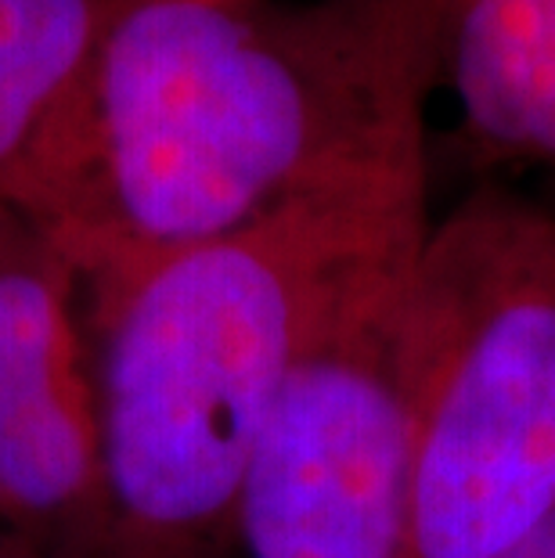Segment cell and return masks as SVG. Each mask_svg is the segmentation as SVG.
Segmentation results:
<instances>
[{"mask_svg":"<svg viewBox=\"0 0 555 558\" xmlns=\"http://www.w3.org/2000/svg\"><path fill=\"white\" fill-rule=\"evenodd\" d=\"M430 0H112L29 220L80 275L430 162Z\"/></svg>","mask_w":555,"mask_h":558,"instance_id":"1","label":"cell"},{"mask_svg":"<svg viewBox=\"0 0 555 558\" xmlns=\"http://www.w3.org/2000/svg\"><path fill=\"white\" fill-rule=\"evenodd\" d=\"M430 223L415 162L84 278L109 558H234L245 476L311 328Z\"/></svg>","mask_w":555,"mask_h":558,"instance_id":"2","label":"cell"},{"mask_svg":"<svg viewBox=\"0 0 555 558\" xmlns=\"http://www.w3.org/2000/svg\"><path fill=\"white\" fill-rule=\"evenodd\" d=\"M19 217V209L15 206H8V202H0V239H4V231L11 228V220Z\"/></svg>","mask_w":555,"mask_h":558,"instance_id":"9","label":"cell"},{"mask_svg":"<svg viewBox=\"0 0 555 558\" xmlns=\"http://www.w3.org/2000/svg\"><path fill=\"white\" fill-rule=\"evenodd\" d=\"M0 558H33L29 551H22L19 544H11V541H0Z\"/></svg>","mask_w":555,"mask_h":558,"instance_id":"10","label":"cell"},{"mask_svg":"<svg viewBox=\"0 0 555 558\" xmlns=\"http://www.w3.org/2000/svg\"><path fill=\"white\" fill-rule=\"evenodd\" d=\"M426 234L325 306L275 400L234 519V558H400L408 522V278Z\"/></svg>","mask_w":555,"mask_h":558,"instance_id":"4","label":"cell"},{"mask_svg":"<svg viewBox=\"0 0 555 558\" xmlns=\"http://www.w3.org/2000/svg\"><path fill=\"white\" fill-rule=\"evenodd\" d=\"M436 94L494 170H555V0H430Z\"/></svg>","mask_w":555,"mask_h":558,"instance_id":"6","label":"cell"},{"mask_svg":"<svg viewBox=\"0 0 555 558\" xmlns=\"http://www.w3.org/2000/svg\"><path fill=\"white\" fill-rule=\"evenodd\" d=\"M400 558H502L555 519V209L502 187L433 217L408 278Z\"/></svg>","mask_w":555,"mask_h":558,"instance_id":"3","label":"cell"},{"mask_svg":"<svg viewBox=\"0 0 555 558\" xmlns=\"http://www.w3.org/2000/svg\"><path fill=\"white\" fill-rule=\"evenodd\" d=\"M0 541L109 558L84 275L22 213L0 239Z\"/></svg>","mask_w":555,"mask_h":558,"instance_id":"5","label":"cell"},{"mask_svg":"<svg viewBox=\"0 0 555 558\" xmlns=\"http://www.w3.org/2000/svg\"><path fill=\"white\" fill-rule=\"evenodd\" d=\"M112 0H0V202L29 217Z\"/></svg>","mask_w":555,"mask_h":558,"instance_id":"7","label":"cell"},{"mask_svg":"<svg viewBox=\"0 0 555 558\" xmlns=\"http://www.w3.org/2000/svg\"><path fill=\"white\" fill-rule=\"evenodd\" d=\"M502 558H555V519H548L534 537H527L519 548L505 551Z\"/></svg>","mask_w":555,"mask_h":558,"instance_id":"8","label":"cell"}]
</instances>
